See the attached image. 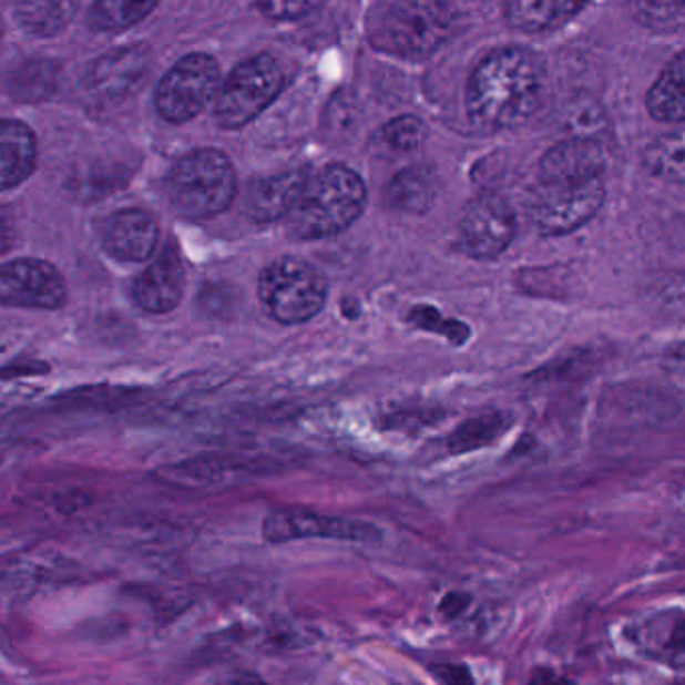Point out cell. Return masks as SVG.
Wrapping results in <instances>:
<instances>
[{
  "label": "cell",
  "instance_id": "obj_21",
  "mask_svg": "<svg viewBox=\"0 0 685 685\" xmlns=\"http://www.w3.org/2000/svg\"><path fill=\"white\" fill-rule=\"evenodd\" d=\"M643 167L657 180L685 183V131H672L655 137L643 150Z\"/></svg>",
  "mask_w": 685,
  "mask_h": 685
},
{
  "label": "cell",
  "instance_id": "obj_7",
  "mask_svg": "<svg viewBox=\"0 0 685 685\" xmlns=\"http://www.w3.org/2000/svg\"><path fill=\"white\" fill-rule=\"evenodd\" d=\"M605 202V182H546L541 180L533 193L529 217L536 232L545 237L568 236L591 222Z\"/></svg>",
  "mask_w": 685,
  "mask_h": 685
},
{
  "label": "cell",
  "instance_id": "obj_16",
  "mask_svg": "<svg viewBox=\"0 0 685 685\" xmlns=\"http://www.w3.org/2000/svg\"><path fill=\"white\" fill-rule=\"evenodd\" d=\"M306 183L308 175L301 170H289L256 180L247 192V215L257 224H269L288 217L300 202Z\"/></svg>",
  "mask_w": 685,
  "mask_h": 685
},
{
  "label": "cell",
  "instance_id": "obj_9",
  "mask_svg": "<svg viewBox=\"0 0 685 685\" xmlns=\"http://www.w3.org/2000/svg\"><path fill=\"white\" fill-rule=\"evenodd\" d=\"M262 535L272 545H284L301 539H333L343 543L376 545L382 543V531L368 521L316 513L310 509L284 507L266 514L262 523Z\"/></svg>",
  "mask_w": 685,
  "mask_h": 685
},
{
  "label": "cell",
  "instance_id": "obj_25",
  "mask_svg": "<svg viewBox=\"0 0 685 685\" xmlns=\"http://www.w3.org/2000/svg\"><path fill=\"white\" fill-rule=\"evenodd\" d=\"M157 2H123V0H101L89 11V22L99 31H123L143 21Z\"/></svg>",
  "mask_w": 685,
  "mask_h": 685
},
{
  "label": "cell",
  "instance_id": "obj_23",
  "mask_svg": "<svg viewBox=\"0 0 685 685\" xmlns=\"http://www.w3.org/2000/svg\"><path fill=\"white\" fill-rule=\"evenodd\" d=\"M73 11V2H21L14 7V19L32 37H53L69 24Z\"/></svg>",
  "mask_w": 685,
  "mask_h": 685
},
{
  "label": "cell",
  "instance_id": "obj_8",
  "mask_svg": "<svg viewBox=\"0 0 685 685\" xmlns=\"http://www.w3.org/2000/svg\"><path fill=\"white\" fill-rule=\"evenodd\" d=\"M222 89V73L214 57L185 54L163 75L155 91V108L170 123H187L197 117Z\"/></svg>",
  "mask_w": 685,
  "mask_h": 685
},
{
  "label": "cell",
  "instance_id": "obj_5",
  "mask_svg": "<svg viewBox=\"0 0 685 685\" xmlns=\"http://www.w3.org/2000/svg\"><path fill=\"white\" fill-rule=\"evenodd\" d=\"M259 298L274 320L301 324L320 314L328 298V282L310 262L284 256L262 272Z\"/></svg>",
  "mask_w": 685,
  "mask_h": 685
},
{
  "label": "cell",
  "instance_id": "obj_3",
  "mask_svg": "<svg viewBox=\"0 0 685 685\" xmlns=\"http://www.w3.org/2000/svg\"><path fill=\"white\" fill-rule=\"evenodd\" d=\"M452 24L449 4L398 0L380 2L368 11L366 34L376 51L417 61L449 41Z\"/></svg>",
  "mask_w": 685,
  "mask_h": 685
},
{
  "label": "cell",
  "instance_id": "obj_13",
  "mask_svg": "<svg viewBox=\"0 0 685 685\" xmlns=\"http://www.w3.org/2000/svg\"><path fill=\"white\" fill-rule=\"evenodd\" d=\"M101 242L109 256L123 262H145L160 242V225L143 209H121L105 219Z\"/></svg>",
  "mask_w": 685,
  "mask_h": 685
},
{
  "label": "cell",
  "instance_id": "obj_22",
  "mask_svg": "<svg viewBox=\"0 0 685 685\" xmlns=\"http://www.w3.org/2000/svg\"><path fill=\"white\" fill-rule=\"evenodd\" d=\"M559 121L571 133V140L601 141L610 129L605 109L595 96H571L559 111Z\"/></svg>",
  "mask_w": 685,
  "mask_h": 685
},
{
  "label": "cell",
  "instance_id": "obj_27",
  "mask_svg": "<svg viewBox=\"0 0 685 685\" xmlns=\"http://www.w3.org/2000/svg\"><path fill=\"white\" fill-rule=\"evenodd\" d=\"M408 321L415 324L417 328L429 330V333L442 334L447 336L452 344L467 343L469 338V326H464L462 321L449 320L444 318L439 310L430 308V306H417L415 310L408 314Z\"/></svg>",
  "mask_w": 685,
  "mask_h": 685
},
{
  "label": "cell",
  "instance_id": "obj_32",
  "mask_svg": "<svg viewBox=\"0 0 685 685\" xmlns=\"http://www.w3.org/2000/svg\"><path fill=\"white\" fill-rule=\"evenodd\" d=\"M667 650H672L674 654L685 655V617L677 620L672 627L669 640H667Z\"/></svg>",
  "mask_w": 685,
  "mask_h": 685
},
{
  "label": "cell",
  "instance_id": "obj_24",
  "mask_svg": "<svg viewBox=\"0 0 685 685\" xmlns=\"http://www.w3.org/2000/svg\"><path fill=\"white\" fill-rule=\"evenodd\" d=\"M509 429V422L503 415L491 412L482 417L471 418L462 422L459 429L450 434L449 450L452 454H467L472 450L484 449Z\"/></svg>",
  "mask_w": 685,
  "mask_h": 685
},
{
  "label": "cell",
  "instance_id": "obj_18",
  "mask_svg": "<svg viewBox=\"0 0 685 685\" xmlns=\"http://www.w3.org/2000/svg\"><path fill=\"white\" fill-rule=\"evenodd\" d=\"M645 105L655 121L685 123V51L665 64L647 93Z\"/></svg>",
  "mask_w": 685,
  "mask_h": 685
},
{
  "label": "cell",
  "instance_id": "obj_6",
  "mask_svg": "<svg viewBox=\"0 0 685 685\" xmlns=\"http://www.w3.org/2000/svg\"><path fill=\"white\" fill-rule=\"evenodd\" d=\"M286 85L274 54L259 53L237 64L215 99V121L224 129H242L259 117Z\"/></svg>",
  "mask_w": 685,
  "mask_h": 685
},
{
  "label": "cell",
  "instance_id": "obj_2",
  "mask_svg": "<svg viewBox=\"0 0 685 685\" xmlns=\"http://www.w3.org/2000/svg\"><path fill=\"white\" fill-rule=\"evenodd\" d=\"M366 205V185L346 165H326L308 177L300 202L288 215L294 239H324L340 234L360 217Z\"/></svg>",
  "mask_w": 685,
  "mask_h": 685
},
{
  "label": "cell",
  "instance_id": "obj_29",
  "mask_svg": "<svg viewBox=\"0 0 685 685\" xmlns=\"http://www.w3.org/2000/svg\"><path fill=\"white\" fill-rule=\"evenodd\" d=\"M430 674L444 685H474V675L464 664L430 665Z\"/></svg>",
  "mask_w": 685,
  "mask_h": 685
},
{
  "label": "cell",
  "instance_id": "obj_28",
  "mask_svg": "<svg viewBox=\"0 0 685 685\" xmlns=\"http://www.w3.org/2000/svg\"><path fill=\"white\" fill-rule=\"evenodd\" d=\"M318 2H259L257 11L272 21H294L318 9Z\"/></svg>",
  "mask_w": 685,
  "mask_h": 685
},
{
  "label": "cell",
  "instance_id": "obj_1",
  "mask_svg": "<svg viewBox=\"0 0 685 685\" xmlns=\"http://www.w3.org/2000/svg\"><path fill=\"white\" fill-rule=\"evenodd\" d=\"M545 75L525 47H499L472 69L464 103L472 123L484 129H513L533 117L543 99Z\"/></svg>",
  "mask_w": 685,
  "mask_h": 685
},
{
  "label": "cell",
  "instance_id": "obj_17",
  "mask_svg": "<svg viewBox=\"0 0 685 685\" xmlns=\"http://www.w3.org/2000/svg\"><path fill=\"white\" fill-rule=\"evenodd\" d=\"M37 165V140L29 125L17 119H4L0 127V183L12 190L27 182Z\"/></svg>",
  "mask_w": 685,
  "mask_h": 685
},
{
  "label": "cell",
  "instance_id": "obj_19",
  "mask_svg": "<svg viewBox=\"0 0 685 685\" xmlns=\"http://www.w3.org/2000/svg\"><path fill=\"white\" fill-rule=\"evenodd\" d=\"M583 9H585L583 2H571V0H541V2L517 0L504 7V19L519 31L545 32L565 24Z\"/></svg>",
  "mask_w": 685,
  "mask_h": 685
},
{
  "label": "cell",
  "instance_id": "obj_14",
  "mask_svg": "<svg viewBox=\"0 0 685 685\" xmlns=\"http://www.w3.org/2000/svg\"><path fill=\"white\" fill-rule=\"evenodd\" d=\"M150 53L145 47L131 44L119 47L111 53L103 54L89 73V85L96 95L119 101L131 95L141 85L147 73Z\"/></svg>",
  "mask_w": 685,
  "mask_h": 685
},
{
  "label": "cell",
  "instance_id": "obj_4",
  "mask_svg": "<svg viewBox=\"0 0 685 685\" xmlns=\"http://www.w3.org/2000/svg\"><path fill=\"white\" fill-rule=\"evenodd\" d=\"M165 193L177 214L187 219H207L222 214L234 202L236 170L222 151L195 150L170 170Z\"/></svg>",
  "mask_w": 685,
  "mask_h": 685
},
{
  "label": "cell",
  "instance_id": "obj_11",
  "mask_svg": "<svg viewBox=\"0 0 685 685\" xmlns=\"http://www.w3.org/2000/svg\"><path fill=\"white\" fill-rule=\"evenodd\" d=\"M0 298L4 306L54 310L67 300V284L53 264L24 257L0 269Z\"/></svg>",
  "mask_w": 685,
  "mask_h": 685
},
{
  "label": "cell",
  "instance_id": "obj_30",
  "mask_svg": "<svg viewBox=\"0 0 685 685\" xmlns=\"http://www.w3.org/2000/svg\"><path fill=\"white\" fill-rule=\"evenodd\" d=\"M472 597L464 591H449L439 603L440 615L444 620H459L464 611L471 607Z\"/></svg>",
  "mask_w": 685,
  "mask_h": 685
},
{
  "label": "cell",
  "instance_id": "obj_31",
  "mask_svg": "<svg viewBox=\"0 0 685 685\" xmlns=\"http://www.w3.org/2000/svg\"><path fill=\"white\" fill-rule=\"evenodd\" d=\"M526 685H573L569 682L568 677H563V675L558 674L555 669H551V667H545V665H541V667H535L533 669V675H531V679H529V684Z\"/></svg>",
  "mask_w": 685,
  "mask_h": 685
},
{
  "label": "cell",
  "instance_id": "obj_12",
  "mask_svg": "<svg viewBox=\"0 0 685 685\" xmlns=\"http://www.w3.org/2000/svg\"><path fill=\"white\" fill-rule=\"evenodd\" d=\"M185 289V269L177 249L167 246L133 282V300L141 310L167 314L180 306Z\"/></svg>",
  "mask_w": 685,
  "mask_h": 685
},
{
  "label": "cell",
  "instance_id": "obj_26",
  "mask_svg": "<svg viewBox=\"0 0 685 685\" xmlns=\"http://www.w3.org/2000/svg\"><path fill=\"white\" fill-rule=\"evenodd\" d=\"M427 135H429V129L425 125V121L415 115L392 119L382 127V140L386 145L392 150L402 151V153L418 150L427 140Z\"/></svg>",
  "mask_w": 685,
  "mask_h": 685
},
{
  "label": "cell",
  "instance_id": "obj_10",
  "mask_svg": "<svg viewBox=\"0 0 685 685\" xmlns=\"http://www.w3.org/2000/svg\"><path fill=\"white\" fill-rule=\"evenodd\" d=\"M513 209L497 193H482L464 207L459 222L462 252L477 259H494L513 242Z\"/></svg>",
  "mask_w": 685,
  "mask_h": 685
},
{
  "label": "cell",
  "instance_id": "obj_20",
  "mask_svg": "<svg viewBox=\"0 0 685 685\" xmlns=\"http://www.w3.org/2000/svg\"><path fill=\"white\" fill-rule=\"evenodd\" d=\"M437 177L422 167H412L398 173L386 190V197L392 207L408 214H422L437 197Z\"/></svg>",
  "mask_w": 685,
  "mask_h": 685
},
{
  "label": "cell",
  "instance_id": "obj_33",
  "mask_svg": "<svg viewBox=\"0 0 685 685\" xmlns=\"http://www.w3.org/2000/svg\"><path fill=\"white\" fill-rule=\"evenodd\" d=\"M232 685H269L264 677H259L257 674H242L234 679Z\"/></svg>",
  "mask_w": 685,
  "mask_h": 685
},
{
  "label": "cell",
  "instance_id": "obj_15",
  "mask_svg": "<svg viewBox=\"0 0 685 685\" xmlns=\"http://www.w3.org/2000/svg\"><path fill=\"white\" fill-rule=\"evenodd\" d=\"M607 170V155L601 141L568 140L546 151L541 160V180L581 182L597 180Z\"/></svg>",
  "mask_w": 685,
  "mask_h": 685
}]
</instances>
